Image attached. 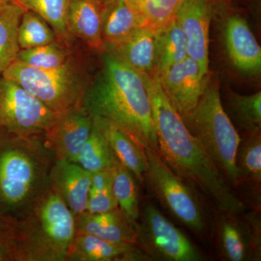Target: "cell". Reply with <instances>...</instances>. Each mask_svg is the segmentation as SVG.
I'll use <instances>...</instances> for the list:
<instances>
[{"mask_svg": "<svg viewBox=\"0 0 261 261\" xmlns=\"http://www.w3.org/2000/svg\"><path fill=\"white\" fill-rule=\"evenodd\" d=\"M141 74L150 99L161 159L178 177L200 190L220 214H243L246 205L187 128L165 93L159 75Z\"/></svg>", "mask_w": 261, "mask_h": 261, "instance_id": "cell-1", "label": "cell"}, {"mask_svg": "<svg viewBox=\"0 0 261 261\" xmlns=\"http://www.w3.org/2000/svg\"><path fill=\"white\" fill-rule=\"evenodd\" d=\"M111 190L118 207L135 226L140 214L137 180L119 161L111 168Z\"/></svg>", "mask_w": 261, "mask_h": 261, "instance_id": "cell-25", "label": "cell"}, {"mask_svg": "<svg viewBox=\"0 0 261 261\" xmlns=\"http://www.w3.org/2000/svg\"><path fill=\"white\" fill-rule=\"evenodd\" d=\"M58 40L56 32L42 16L32 10L24 11L18 29L20 49L40 47Z\"/></svg>", "mask_w": 261, "mask_h": 261, "instance_id": "cell-28", "label": "cell"}, {"mask_svg": "<svg viewBox=\"0 0 261 261\" xmlns=\"http://www.w3.org/2000/svg\"><path fill=\"white\" fill-rule=\"evenodd\" d=\"M94 1L98 3V4L102 5V6H106V5L111 3V2H113V0H94Z\"/></svg>", "mask_w": 261, "mask_h": 261, "instance_id": "cell-35", "label": "cell"}, {"mask_svg": "<svg viewBox=\"0 0 261 261\" xmlns=\"http://www.w3.org/2000/svg\"><path fill=\"white\" fill-rule=\"evenodd\" d=\"M94 121L102 127L117 160L130 171L140 185L144 186L147 168L145 149L119 128L108 123Z\"/></svg>", "mask_w": 261, "mask_h": 261, "instance_id": "cell-21", "label": "cell"}, {"mask_svg": "<svg viewBox=\"0 0 261 261\" xmlns=\"http://www.w3.org/2000/svg\"><path fill=\"white\" fill-rule=\"evenodd\" d=\"M135 228L136 244L148 260H202L195 245L151 202L140 208Z\"/></svg>", "mask_w": 261, "mask_h": 261, "instance_id": "cell-8", "label": "cell"}, {"mask_svg": "<svg viewBox=\"0 0 261 261\" xmlns=\"http://www.w3.org/2000/svg\"><path fill=\"white\" fill-rule=\"evenodd\" d=\"M76 233L93 235L115 243H137L135 224L119 208L103 213L86 212L75 215Z\"/></svg>", "mask_w": 261, "mask_h": 261, "instance_id": "cell-16", "label": "cell"}, {"mask_svg": "<svg viewBox=\"0 0 261 261\" xmlns=\"http://www.w3.org/2000/svg\"><path fill=\"white\" fill-rule=\"evenodd\" d=\"M118 161L102 127L93 121L88 140L75 163L89 172L94 173L111 169Z\"/></svg>", "mask_w": 261, "mask_h": 261, "instance_id": "cell-24", "label": "cell"}, {"mask_svg": "<svg viewBox=\"0 0 261 261\" xmlns=\"http://www.w3.org/2000/svg\"><path fill=\"white\" fill-rule=\"evenodd\" d=\"M2 75L21 86L57 113L81 106L88 86L84 70L72 58L53 69L33 68L15 60Z\"/></svg>", "mask_w": 261, "mask_h": 261, "instance_id": "cell-6", "label": "cell"}, {"mask_svg": "<svg viewBox=\"0 0 261 261\" xmlns=\"http://www.w3.org/2000/svg\"><path fill=\"white\" fill-rule=\"evenodd\" d=\"M17 3L42 16L56 32L58 40L67 45L72 42L74 37L68 28V0H17Z\"/></svg>", "mask_w": 261, "mask_h": 261, "instance_id": "cell-26", "label": "cell"}, {"mask_svg": "<svg viewBox=\"0 0 261 261\" xmlns=\"http://www.w3.org/2000/svg\"><path fill=\"white\" fill-rule=\"evenodd\" d=\"M93 127V120L82 106L60 114L44 134V140L56 159L75 162Z\"/></svg>", "mask_w": 261, "mask_h": 261, "instance_id": "cell-11", "label": "cell"}, {"mask_svg": "<svg viewBox=\"0 0 261 261\" xmlns=\"http://www.w3.org/2000/svg\"><path fill=\"white\" fill-rule=\"evenodd\" d=\"M104 8L94 0H68V24L72 35L100 53L106 50L102 39Z\"/></svg>", "mask_w": 261, "mask_h": 261, "instance_id": "cell-18", "label": "cell"}, {"mask_svg": "<svg viewBox=\"0 0 261 261\" xmlns=\"http://www.w3.org/2000/svg\"><path fill=\"white\" fill-rule=\"evenodd\" d=\"M111 188V168L92 173L90 192L96 193Z\"/></svg>", "mask_w": 261, "mask_h": 261, "instance_id": "cell-33", "label": "cell"}, {"mask_svg": "<svg viewBox=\"0 0 261 261\" xmlns=\"http://www.w3.org/2000/svg\"><path fill=\"white\" fill-rule=\"evenodd\" d=\"M157 75L165 93L181 117L195 109L208 84V70L190 57Z\"/></svg>", "mask_w": 261, "mask_h": 261, "instance_id": "cell-10", "label": "cell"}, {"mask_svg": "<svg viewBox=\"0 0 261 261\" xmlns=\"http://www.w3.org/2000/svg\"><path fill=\"white\" fill-rule=\"evenodd\" d=\"M187 57L186 37L174 17L156 32V73Z\"/></svg>", "mask_w": 261, "mask_h": 261, "instance_id": "cell-23", "label": "cell"}, {"mask_svg": "<svg viewBox=\"0 0 261 261\" xmlns=\"http://www.w3.org/2000/svg\"><path fill=\"white\" fill-rule=\"evenodd\" d=\"M182 118L231 187L240 186L236 155L241 137L225 111L217 86L207 84L195 109Z\"/></svg>", "mask_w": 261, "mask_h": 261, "instance_id": "cell-5", "label": "cell"}, {"mask_svg": "<svg viewBox=\"0 0 261 261\" xmlns=\"http://www.w3.org/2000/svg\"><path fill=\"white\" fill-rule=\"evenodd\" d=\"M211 17L212 8L209 0H184L175 14L186 37L188 57L207 70Z\"/></svg>", "mask_w": 261, "mask_h": 261, "instance_id": "cell-12", "label": "cell"}, {"mask_svg": "<svg viewBox=\"0 0 261 261\" xmlns=\"http://www.w3.org/2000/svg\"><path fill=\"white\" fill-rule=\"evenodd\" d=\"M145 27L157 32L171 22L184 0H128Z\"/></svg>", "mask_w": 261, "mask_h": 261, "instance_id": "cell-30", "label": "cell"}, {"mask_svg": "<svg viewBox=\"0 0 261 261\" xmlns=\"http://www.w3.org/2000/svg\"><path fill=\"white\" fill-rule=\"evenodd\" d=\"M145 150L147 168L145 185L173 217L200 238H208L210 229L205 212L194 187L173 173L159 152Z\"/></svg>", "mask_w": 261, "mask_h": 261, "instance_id": "cell-7", "label": "cell"}, {"mask_svg": "<svg viewBox=\"0 0 261 261\" xmlns=\"http://www.w3.org/2000/svg\"><path fill=\"white\" fill-rule=\"evenodd\" d=\"M56 157L44 135H18L0 130V224L27 219L47 193Z\"/></svg>", "mask_w": 261, "mask_h": 261, "instance_id": "cell-3", "label": "cell"}, {"mask_svg": "<svg viewBox=\"0 0 261 261\" xmlns=\"http://www.w3.org/2000/svg\"><path fill=\"white\" fill-rule=\"evenodd\" d=\"M225 40L233 65L246 73L260 71L261 49L245 19L231 16L226 22Z\"/></svg>", "mask_w": 261, "mask_h": 261, "instance_id": "cell-17", "label": "cell"}, {"mask_svg": "<svg viewBox=\"0 0 261 261\" xmlns=\"http://www.w3.org/2000/svg\"><path fill=\"white\" fill-rule=\"evenodd\" d=\"M142 27H145L143 20L128 0H113L103 10L102 39L106 50H113Z\"/></svg>", "mask_w": 261, "mask_h": 261, "instance_id": "cell-19", "label": "cell"}, {"mask_svg": "<svg viewBox=\"0 0 261 261\" xmlns=\"http://www.w3.org/2000/svg\"><path fill=\"white\" fill-rule=\"evenodd\" d=\"M60 114L18 84L0 76V130L18 135H44Z\"/></svg>", "mask_w": 261, "mask_h": 261, "instance_id": "cell-9", "label": "cell"}, {"mask_svg": "<svg viewBox=\"0 0 261 261\" xmlns=\"http://www.w3.org/2000/svg\"><path fill=\"white\" fill-rule=\"evenodd\" d=\"M118 202L115 198L112 190L89 193L87 212L90 214H103L118 208Z\"/></svg>", "mask_w": 261, "mask_h": 261, "instance_id": "cell-32", "label": "cell"}, {"mask_svg": "<svg viewBox=\"0 0 261 261\" xmlns=\"http://www.w3.org/2000/svg\"><path fill=\"white\" fill-rule=\"evenodd\" d=\"M25 10L18 3H0V76L20 51L18 29Z\"/></svg>", "mask_w": 261, "mask_h": 261, "instance_id": "cell-22", "label": "cell"}, {"mask_svg": "<svg viewBox=\"0 0 261 261\" xmlns=\"http://www.w3.org/2000/svg\"><path fill=\"white\" fill-rule=\"evenodd\" d=\"M91 178L92 173L78 163L56 159L49 172V185L75 216L87 211Z\"/></svg>", "mask_w": 261, "mask_h": 261, "instance_id": "cell-13", "label": "cell"}, {"mask_svg": "<svg viewBox=\"0 0 261 261\" xmlns=\"http://www.w3.org/2000/svg\"><path fill=\"white\" fill-rule=\"evenodd\" d=\"M148 259L137 244L115 243L75 233L65 261H140Z\"/></svg>", "mask_w": 261, "mask_h": 261, "instance_id": "cell-15", "label": "cell"}, {"mask_svg": "<svg viewBox=\"0 0 261 261\" xmlns=\"http://www.w3.org/2000/svg\"><path fill=\"white\" fill-rule=\"evenodd\" d=\"M111 51L143 74L156 73V32L142 27Z\"/></svg>", "mask_w": 261, "mask_h": 261, "instance_id": "cell-20", "label": "cell"}, {"mask_svg": "<svg viewBox=\"0 0 261 261\" xmlns=\"http://www.w3.org/2000/svg\"><path fill=\"white\" fill-rule=\"evenodd\" d=\"M66 46L64 42L58 40L40 47L20 49L16 60L24 65L40 69L59 68L71 58Z\"/></svg>", "mask_w": 261, "mask_h": 261, "instance_id": "cell-29", "label": "cell"}, {"mask_svg": "<svg viewBox=\"0 0 261 261\" xmlns=\"http://www.w3.org/2000/svg\"><path fill=\"white\" fill-rule=\"evenodd\" d=\"M81 106L94 121L112 125L142 148L159 152L143 76L114 53L110 51L105 56L102 71L87 86Z\"/></svg>", "mask_w": 261, "mask_h": 261, "instance_id": "cell-2", "label": "cell"}, {"mask_svg": "<svg viewBox=\"0 0 261 261\" xmlns=\"http://www.w3.org/2000/svg\"><path fill=\"white\" fill-rule=\"evenodd\" d=\"M240 186L244 182L260 185L261 182L260 132L241 138L236 155Z\"/></svg>", "mask_w": 261, "mask_h": 261, "instance_id": "cell-27", "label": "cell"}, {"mask_svg": "<svg viewBox=\"0 0 261 261\" xmlns=\"http://www.w3.org/2000/svg\"><path fill=\"white\" fill-rule=\"evenodd\" d=\"M17 3V0H0V3Z\"/></svg>", "mask_w": 261, "mask_h": 261, "instance_id": "cell-36", "label": "cell"}, {"mask_svg": "<svg viewBox=\"0 0 261 261\" xmlns=\"http://www.w3.org/2000/svg\"><path fill=\"white\" fill-rule=\"evenodd\" d=\"M239 215L221 214L218 221L219 246L225 258L243 261L253 253L258 257L260 251V234L258 224L253 229L238 219Z\"/></svg>", "mask_w": 261, "mask_h": 261, "instance_id": "cell-14", "label": "cell"}, {"mask_svg": "<svg viewBox=\"0 0 261 261\" xmlns=\"http://www.w3.org/2000/svg\"><path fill=\"white\" fill-rule=\"evenodd\" d=\"M0 261H12L11 255L6 238L0 228Z\"/></svg>", "mask_w": 261, "mask_h": 261, "instance_id": "cell-34", "label": "cell"}, {"mask_svg": "<svg viewBox=\"0 0 261 261\" xmlns=\"http://www.w3.org/2000/svg\"><path fill=\"white\" fill-rule=\"evenodd\" d=\"M230 105L233 116L247 136L260 132V92L247 96L233 94Z\"/></svg>", "mask_w": 261, "mask_h": 261, "instance_id": "cell-31", "label": "cell"}, {"mask_svg": "<svg viewBox=\"0 0 261 261\" xmlns=\"http://www.w3.org/2000/svg\"><path fill=\"white\" fill-rule=\"evenodd\" d=\"M0 228L12 261H65L76 233L74 215L51 188L27 219Z\"/></svg>", "mask_w": 261, "mask_h": 261, "instance_id": "cell-4", "label": "cell"}]
</instances>
